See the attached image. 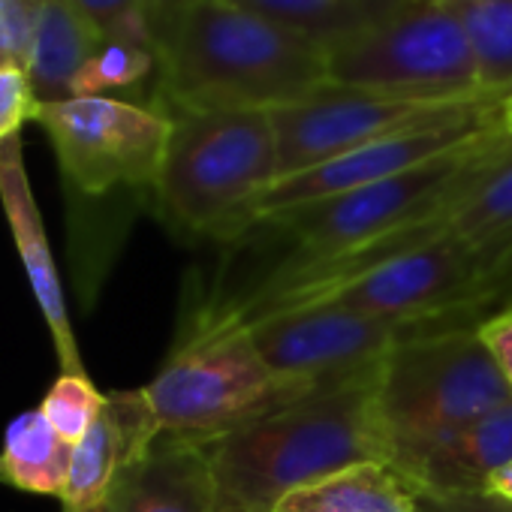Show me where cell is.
Listing matches in <instances>:
<instances>
[{
	"label": "cell",
	"instance_id": "obj_1",
	"mask_svg": "<svg viewBox=\"0 0 512 512\" xmlns=\"http://www.w3.org/2000/svg\"><path fill=\"white\" fill-rule=\"evenodd\" d=\"M154 106L172 112L281 109L329 88L320 40L232 0H151Z\"/></svg>",
	"mask_w": 512,
	"mask_h": 512
},
{
	"label": "cell",
	"instance_id": "obj_2",
	"mask_svg": "<svg viewBox=\"0 0 512 512\" xmlns=\"http://www.w3.org/2000/svg\"><path fill=\"white\" fill-rule=\"evenodd\" d=\"M380 371L326 386L208 443L220 512H275L287 494L311 482L356 464L389 461L392 443L377 398Z\"/></svg>",
	"mask_w": 512,
	"mask_h": 512
},
{
	"label": "cell",
	"instance_id": "obj_3",
	"mask_svg": "<svg viewBox=\"0 0 512 512\" xmlns=\"http://www.w3.org/2000/svg\"><path fill=\"white\" fill-rule=\"evenodd\" d=\"M142 389L160 434L214 443L323 386L278 374L256 347L247 323L211 299L184 320L169 359Z\"/></svg>",
	"mask_w": 512,
	"mask_h": 512
},
{
	"label": "cell",
	"instance_id": "obj_4",
	"mask_svg": "<svg viewBox=\"0 0 512 512\" xmlns=\"http://www.w3.org/2000/svg\"><path fill=\"white\" fill-rule=\"evenodd\" d=\"M172 139L154 190L157 214L181 235L238 241L253 199L278 181V136L263 109L172 112Z\"/></svg>",
	"mask_w": 512,
	"mask_h": 512
},
{
	"label": "cell",
	"instance_id": "obj_5",
	"mask_svg": "<svg viewBox=\"0 0 512 512\" xmlns=\"http://www.w3.org/2000/svg\"><path fill=\"white\" fill-rule=\"evenodd\" d=\"M509 157L512 133L506 124L485 139L404 175L278 211L253 229L278 232L290 244V256L275 272L329 263L443 214Z\"/></svg>",
	"mask_w": 512,
	"mask_h": 512
},
{
	"label": "cell",
	"instance_id": "obj_6",
	"mask_svg": "<svg viewBox=\"0 0 512 512\" xmlns=\"http://www.w3.org/2000/svg\"><path fill=\"white\" fill-rule=\"evenodd\" d=\"M323 49L329 88L422 100L503 94L482 85L476 46L458 13L431 0H398Z\"/></svg>",
	"mask_w": 512,
	"mask_h": 512
},
{
	"label": "cell",
	"instance_id": "obj_7",
	"mask_svg": "<svg viewBox=\"0 0 512 512\" xmlns=\"http://www.w3.org/2000/svg\"><path fill=\"white\" fill-rule=\"evenodd\" d=\"M377 398L395 458L509 407L512 389L476 329H446L404 338L383 362Z\"/></svg>",
	"mask_w": 512,
	"mask_h": 512
},
{
	"label": "cell",
	"instance_id": "obj_8",
	"mask_svg": "<svg viewBox=\"0 0 512 512\" xmlns=\"http://www.w3.org/2000/svg\"><path fill=\"white\" fill-rule=\"evenodd\" d=\"M34 121L52 139L73 205L118 193L154 199L172 139V118L154 103L73 97L37 103Z\"/></svg>",
	"mask_w": 512,
	"mask_h": 512
},
{
	"label": "cell",
	"instance_id": "obj_9",
	"mask_svg": "<svg viewBox=\"0 0 512 512\" xmlns=\"http://www.w3.org/2000/svg\"><path fill=\"white\" fill-rule=\"evenodd\" d=\"M509 97L512 94L422 100L326 88L302 103L269 112L278 136V181L404 130L500 109Z\"/></svg>",
	"mask_w": 512,
	"mask_h": 512
},
{
	"label": "cell",
	"instance_id": "obj_10",
	"mask_svg": "<svg viewBox=\"0 0 512 512\" xmlns=\"http://www.w3.org/2000/svg\"><path fill=\"white\" fill-rule=\"evenodd\" d=\"M247 329L278 374L323 389L380 371L389 353L410 335L404 323L338 305L275 311L247 320Z\"/></svg>",
	"mask_w": 512,
	"mask_h": 512
},
{
	"label": "cell",
	"instance_id": "obj_11",
	"mask_svg": "<svg viewBox=\"0 0 512 512\" xmlns=\"http://www.w3.org/2000/svg\"><path fill=\"white\" fill-rule=\"evenodd\" d=\"M506 109H509V100L500 109H491V112H482L473 118L404 130V133L368 142L356 151H347V154H341L329 163H320L314 169H305L299 175L281 178L253 199L250 229L278 211L404 175V172L425 166L437 157H446L464 145H473V142L485 139L488 133L506 127Z\"/></svg>",
	"mask_w": 512,
	"mask_h": 512
},
{
	"label": "cell",
	"instance_id": "obj_12",
	"mask_svg": "<svg viewBox=\"0 0 512 512\" xmlns=\"http://www.w3.org/2000/svg\"><path fill=\"white\" fill-rule=\"evenodd\" d=\"M160 425L145 389L106 395V404L88 434L73 446L70 476L64 485V512H88L103 506L121 473L136 464L157 440Z\"/></svg>",
	"mask_w": 512,
	"mask_h": 512
},
{
	"label": "cell",
	"instance_id": "obj_13",
	"mask_svg": "<svg viewBox=\"0 0 512 512\" xmlns=\"http://www.w3.org/2000/svg\"><path fill=\"white\" fill-rule=\"evenodd\" d=\"M0 205H4V214H7L16 250L22 256L25 275L31 281L37 308L46 317V326L52 332L55 353L61 362V374H85V365H82V356L76 347V335L70 326L58 266H55V256L49 250L46 226H43L40 208L34 202L28 172H25L19 136L0 142Z\"/></svg>",
	"mask_w": 512,
	"mask_h": 512
},
{
	"label": "cell",
	"instance_id": "obj_14",
	"mask_svg": "<svg viewBox=\"0 0 512 512\" xmlns=\"http://www.w3.org/2000/svg\"><path fill=\"white\" fill-rule=\"evenodd\" d=\"M389 464H395L419 494H485L494 473L512 464V404L419 449L395 455Z\"/></svg>",
	"mask_w": 512,
	"mask_h": 512
},
{
	"label": "cell",
	"instance_id": "obj_15",
	"mask_svg": "<svg viewBox=\"0 0 512 512\" xmlns=\"http://www.w3.org/2000/svg\"><path fill=\"white\" fill-rule=\"evenodd\" d=\"M109 500L115 512H220L208 443L157 434L121 473Z\"/></svg>",
	"mask_w": 512,
	"mask_h": 512
},
{
	"label": "cell",
	"instance_id": "obj_16",
	"mask_svg": "<svg viewBox=\"0 0 512 512\" xmlns=\"http://www.w3.org/2000/svg\"><path fill=\"white\" fill-rule=\"evenodd\" d=\"M103 37L82 16L76 0H40L37 37L28 61V79L37 103L70 100L73 82Z\"/></svg>",
	"mask_w": 512,
	"mask_h": 512
},
{
	"label": "cell",
	"instance_id": "obj_17",
	"mask_svg": "<svg viewBox=\"0 0 512 512\" xmlns=\"http://www.w3.org/2000/svg\"><path fill=\"white\" fill-rule=\"evenodd\" d=\"M275 512H419V488L395 464L371 461L287 494Z\"/></svg>",
	"mask_w": 512,
	"mask_h": 512
},
{
	"label": "cell",
	"instance_id": "obj_18",
	"mask_svg": "<svg viewBox=\"0 0 512 512\" xmlns=\"http://www.w3.org/2000/svg\"><path fill=\"white\" fill-rule=\"evenodd\" d=\"M0 458H4L7 485H16L31 494L61 497L70 476L73 443H67L37 407L10 422Z\"/></svg>",
	"mask_w": 512,
	"mask_h": 512
},
{
	"label": "cell",
	"instance_id": "obj_19",
	"mask_svg": "<svg viewBox=\"0 0 512 512\" xmlns=\"http://www.w3.org/2000/svg\"><path fill=\"white\" fill-rule=\"evenodd\" d=\"M431 241L485 247L512 238V157L476 181L452 208L428 220Z\"/></svg>",
	"mask_w": 512,
	"mask_h": 512
},
{
	"label": "cell",
	"instance_id": "obj_20",
	"mask_svg": "<svg viewBox=\"0 0 512 512\" xmlns=\"http://www.w3.org/2000/svg\"><path fill=\"white\" fill-rule=\"evenodd\" d=\"M238 7H247L284 28L308 34L320 43H329L341 34H350L398 0H232Z\"/></svg>",
	"mask_w": 512,
	"mask_h": 512
},
{
	"label": "cell",
	"instance_id": "obj_21",
	"mask_svg": "<svg viewBox=\"0 0 512 512\" xmlns=\"http://www.w3.org/2000/svg\"><path fill=\"white\" fill-rule=\"evenodd\" d=\"M458 13L476 46L482 85L512 94V0H476L446 4Z\"/></svg>",
	"mask_w": 512,
	"mask_h": 512
},
{
	"label": "cell",
	"instance_id": "obj_22",
	"mask_svg": "<svg viewBox=\"0 0 512 512\" xmlns=\"http://www.w3.org/2000/svg\"><path fill=\"white\" fill-rule=\"evenodd\" d=\"M160 67L157 52L151 46L124 43V40H103L88 64L79 70L70 100L73 97H112L115 91H133Z\"/></svg>",
	"mask_w": 512,
	"mask_h": 512
},
{
	"label": "cell",
	"instance_id": "obj_23",
	"mask_svg": "<svg viewBox=\"0 0 512 512\" xmlns=\"http://www.w3.org/2000/svg\"><path fill=\"white\" fill-rule=\"evenodd\" d=\"M106 404V395L88 380V374H61L49 395L43 398L40 410L49 419V425L67 440V443H79L88 428L97 422L100 410Z\"/></svg>",
	"mask_w": 512,
	"mask_h": 512
},
{
	"label": "cell",
	"instance_id": "obj_24",
	"mask_svg": "<svg viewBox=\"0 0 512 512\" xmlns=\"http://www.w3.org/2000/svg\"><path fill=\"white\" fill-rule=\"evenodd\" d=\"M506 305H512V238L485 244V269L446 329H476Z\"/></svg>",
	"mask_w": 512,
	"mask_h": 512
},
{
	"label": "cell",
	"instance_id": "obj_25",
	"mask_svg": "<svg viewBox=\"0 0 512 512\" xmlns=\"http://www.w3.org/2000/svg\"><path fill=\"white\" fill-rule=\"evenodd\" d=\"M76 7L103 40H124L154 49L151 0H76Z\"/></svg>",
	"mask_w": 512,
	"mask_h": 512
},
{
	"label": "cell",
	"instance_id": "obj_26",
	"mask_svg": "<svg viewBox=\"0 0 512 512\" xmlns=\"http://www.w3.org/2000/svg\"><path fill=\"white\" fill-rule=\"evenodd\" d=\"M40 0H0V70H25L37 37Z\"/></svg>",
	"mask_w": 512,
	"mask_h": 512
},
{
	"label": "cell",
	"instance_id": "obj_27",
	"mask_svg": "<svg viewBox=\"0 0 512 512\" xmlns=\"http://www.w3.org/2000/svg\"><path fill=\"white\" fill-rule=\"evenodd\" d=\"M37 97L25 70H0V142L19 136V130L34 121Z\"/></svg>",
	"mask_w": 512,
	"mask_h": 512
},
{
	"label": "cell",
	"instance_id": "obj_28",
	"mask_svg": "<svg viewBox=\"0 0 512 512\" xmlns=\"http://www.w3.org/2000/svg\"><path fill=\"white\" fill-rule=\"evenodd\" d=\"M479 341L485 344V350L491 353L497 371L503 374L506 386L512 389V305L500 308L497 314L485 317L476 326Z\"/></svg>",
	"mask_w": 512,
	"mask_h": 512
},
{
	"label": "cell",
	"instance_id": "obj_29",
	"mask_svg": "<svg viewBox=\"0 0 512 512\" xmlns=\"http://www.w3.org/2000/svg\"><path fill=\"white\" fill-rule=\"evenodd\" d=\"M419 512H512V503L494 494H458V497L419 494Z\"/></svg>",
	"mask_w": 512,
	"mask_h": 512
},
{
	"label": "cell",
	"instance_id": "obj_30",
	"mask_svg": "<svg viewBox=\"0 0 512 512\" xmlns=\"http://www.w3.org/2000/svg\"><path fill=\"white\" fill-rule=\"evenodd\" d=\"M485 494H494V497H500V500L512 503V464H506L503 470H497V473H494V479H491V485H488V491H485Z\"/></svg>",
	"mask_w": 512,
	"mask_h": 512
},
{
	"label": "cell",
	"instance_id": "obj_31",
	"mask_svg": "<svg viewBox=\"0 0 512 512\" xmlns=\"http://www.w3.org/2000/svg\"><path fill=\"white\" fill-rule=\"evenodd\" d=\"M431 4H476V0H431Z\"/></svg>",
	"mask_w": 512,
	"mask_h": 512
},
{
	"label": "cell",
	"instance_id": "obj_32",
	"mask_svg": "<svg viewBox=\"0 0 512 512\" xmlns=\"http://www.w3.org/2000/svg\"><path fill=\"white\" fill-rule=\"evenodd\" d=\"M88 512H115V506H112V500H106L103 506H97V509H88Z\"/></svg>",
	"mask_w": 512,
	"mask_h": 512
},
{
	"label": "cell",
	"instance_id": "obj_33",
	"mask_svg": "<svg viewBox=\"0 0 512 512\" xmlns=\"http://www.w3.org/2000/svg\"><path fill=\"white\" fill-rule=\"evenodd\" d=\"M506 124H509V133H512V97H509V109H506Z\"/></svg>",
	"mask_w": 512,
	"mask_h": 512
},
{
	"label": "cell",
	"instance_id": "obj_34",
	"mask_svg": "<svg viewBox=\"0 0 512 512\" xmlns=\"http://www.w3.org/2000/svg\"><path fill=\"white\" fill-rule=\"evenodd\" d=\"M0 482H7V473H4V458H0Z\"/></svg>",
	"mask_w": 512,
	"mask_h": 512
}]
</instances>
